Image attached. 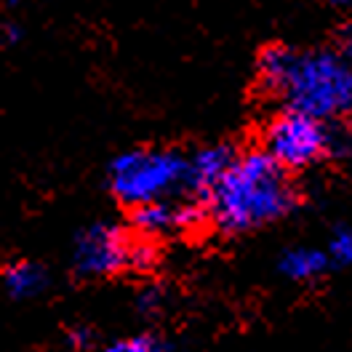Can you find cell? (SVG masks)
<instances>
[{
	"instance_id": "obj_1",
	"label": "cell",
	"mask_w": 352,
	"mask_h": 352,
	"mask_svg": "<svg viewBox=\"0 0 352 352\" xmlns=\"http://www.w3.org/2000/svg\"><path fill=\"white\" fill-rule=\"evenodd\" d=\"M296 206L288 171L264 150L238 155L208 203V217L224 235H241L283 219Z\"/></svg>"
},
{
	"instance_id": "obj_2",
	"label": "cell",
	"mask_w": 352,
	"mask_h": 352,
	"mask_svg": "<svg viewBox=\"0 0 352 352\" xmlns=\"http://www.w3.org/2000/svg\"><path fill=\"white\" fill-rule=\"evenodd\" d=\"M286 110L315 120H331L352 112V62L326 48L296 51L280 91Z\"/></svg>"
},
{
	"instance_id": "obj_3",
	"label": "cell",
	"mask_w": 352,
	"mask_h": 352,
	"mask_svg": "<svg viewBox=\"0 0 352 352\" xmlns=\"http://www.w3.org/2000/svg\"><path fill=\"white\" fill-rule=\"evenodd\" d=\"M187 176V157L176 150H157V147H144V150H129L118 155L110 163V190L112 195L131 206H150L166 200L174 190L184 187Z\"/></svg>"
},
{
	"instance_id": "obj_4",
	"label": "cell",
	"mask_w": 352,
	"mask_h": 352,
	"mask_svg": "<svg viewBox=\"0 0 352 352\" xmlns=\"http://www.w3.org/2000/svg\"><path fill=\"white\" fill-rule=\"evenodd\" d=\"M262 142L264 153L286 171L307 168L333 147L331 131L323 120L291 110H283L267 123Z\"/></svg>"
},
{
	"instance_id": "obj_5",
	"label": "cell",
	"mask_w": 352,
	"mask_h": 352,
	"mask_svg": "<svg viewBox=\"0 0 352 352\" xmlns=\"http://www.w3.org/2000/svg\"><path fill=\"white\" fill-rule=\"evenodd\" d=\"M131 238L110 221L86 227L72 248V270L80 278H110L129 270Z\"/></svg>"
},
{
	"instance_id": "obj_6",
	"label": "cell",
	"mask_w": 352,
	"mask_h": 352,
	"mask_svg": "<svg viewBox=\"0 0 352 352\" xmlns=\"http://www.w3.org/2000/svg\"><path fill=\"white\" fill-rule=\"evenodd\" d=\"M238 155L227 144H206L198 153L187 157V176H184V190L187 200H195L200 206H208L221 179L232 168Z\"/></svg>"
},
{
	"instance_id": "obj_7",
	"label": "cell",
	"mask_w": 352,
	"mask_h": 352,
	"mask_svg": "<svg viewBox=\"0 0 352 352\" xmlns=\"http://www.w3.org/2000/svg\"><path fill=\"white\" fill-rule=\"evenodd\" d=\"M131 227L136 230V235L144 238V241H155V238L171 235L176 230H187L184 206H174L168 200L139 206V208L131 211Z\"/></svg>"
},
{
	"instance_id": "obj_8",
	"label": "cell",
	"mask_w": 352,
	"mask_h": 352,
	"mask_svg": "<svg viewBox=\"0 0 352 352\" xmlns=\"http://www.w3.org/2000/svg\"><path fill=\"white\" fill-rule=\"evenodd\" d=\"M294 56H296V48L283 43H272L267 45L259 59H256V78H259V86L267 94H275L280 96V91L286 86V78L294 65Z\"/></svg>"
},
{
	"instance_id": "obj_9",
	"label": "cell",
	"mask_w": 352,
	"mask_h": 352,
	"mask_svg": "<svg viewBox=\"0 0 352 352\" xmlns=\"http://www.w3.org/2000/svg\"><path fill=\"white\" fill-rule=\"evenodd\" d=\"M329 259L331 256L320 248H288L280 256L278 270L296 283H307V280L320 278L329 270Z\"/></svg>"
},
{
	"instance_id": "obj_10",
	"label": "cell",
	"mask_w": 352,
	"mask_h": 352,
	"mask_svg": "<svg viewBox=\"0 0 352 352\" xmlns=\"http://www.w3.org/2000/svg\"><path fill=\"white\" fill-rule=\"evenodd\" d=\"M3 283H6V291L14 299H32V296H38L45 288L48 278H45V270L41 264L27 262V259H16V262L6 264Z\"/></svg>"
},
{
	"instance_id": "obj_11",
	"label": "cell",
	"mask_w": 352,
	"mask_h": 352,
	"mask_svg": "<svg viewBox=\"0 0 352 352\" xmlns=\"http://www.w3.org/2000/svg\"><path fill=\"white\" fill-rule=\"evenodd\" d=\"M104 352H174L163 339L150 336V333H139V336H126L112 342Z\"/></svg>"
},
{
	"instance_id": "obj_12",
	"label": "cell",
	"mask_w": 352,
	"mask_h": 352,
	"mask_svg": "<svg viewBox=\"0 0 352 352\" xmlns=\"http://www.w3.org/2000/svg\"><path fill=\"white\" fill-rule=\"evenodd\" d=\"M160 259V254H157V248H155L153 241H144V238H139V241L131 243V256H129V270L136 272V275H147V272H153L155 264Z\"/></svg>"
},
{
	"instance_id": "obj_13",
	"label": "cell",
	"mask_w": 352,
	"mask_h": 352,
	"mask_svg": "<svg viewBox=\"0 0 352 352\" xmlns=\"http://www.w3.org/2000/svg\"><path fill=\"white\" fill-rule=\"evenodd\" d=\"M329 256L336 264H352V230L342 227V230H336L331 235Z\"/></svg>"
},
{
	"instance_id": "obj_14",
	"label": "cell",
	"mask_w": 352,
	"mask_h": 352,
	"mask_svg": "<svg viewBox=\"0 0 352 352\" xmlns=\"http://www.w3.org/2000/svg\"><path fill=\"white\" fill-rule=\"evenodd\" d=\"M136 305H139V309H142L144 315H155L157 309L163 307V291H160L157 286L142 288V294H139Z\"/></svg>"
},
{
	"instance_id": "obj_15",
	"label": "cell",
	"mask_w": 352,
	"mask_h": 352,
	"mask_svg": "<svg viewBox=\"0 0 352 352\" xmlns=\"http://www.w3.org/2000/svg\"><path fill=\"white\" fill-rule=\"evenodd\" d=\"M67 342H69V347H75V350H86L88 344H91V331L72 329L69 333H67Z\"/></svg>"
},
{
	"instance_id": "obj_16",
	"label": "cell",
	"mask_w": 352,
	"mask_h": 352,
	"mask_svg": "<svg viewBox=\"0 0 352 352\" xmlns=\"http://www.w3.org/2000/svg\"><path fill=\"white\" fill-rule=\"evenodd\" d=\"M342 45H344V56H347V59L352 62V30H347V35H344Z\"/></svg>"
}]
</instances>
